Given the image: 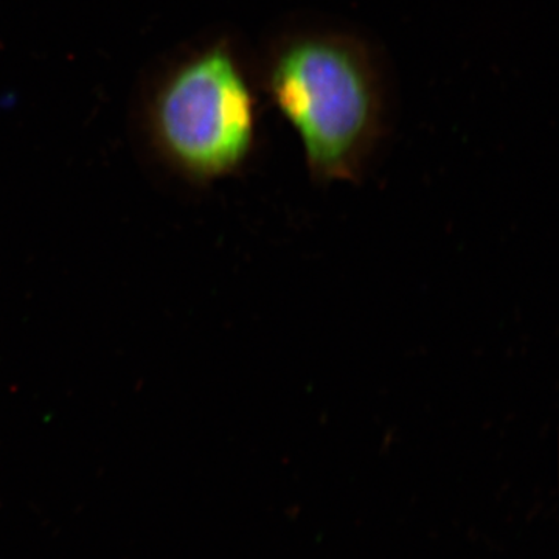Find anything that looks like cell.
<instances>
[{
  "mask_svg": "<svg viewBox=\"0 0 559 559\" xmlns=\"http://www.w3.org/2000/svg\"><path fill=\"white\" fill-rule=\"evenodd\" d=\"M264 86L296 132L311 178L358 182L384 124V92L369 49L340 33L307 32L275 44Z\"/></svg>",
  "mask_w": 559,
  "mask_h": 559,
  "instance_id": "cell-1",
  "label": "cell"
},
{
  "mask_svg": "<svg viewBox=\"0 0 559 559\" xmlns=\"http://www.w3.org/2000/svg\"><path fill=\"white\" fill-rule=\"evenodd\" d=\"M156 119L165 148L200 180L240 170L255 146V97L226 47L176 73L157 102Z\"/></svg>",
  "mask_w": 559,
  "mask_h": 559,
  "instance_id": "cell-2",
  "label": "cell"
}]
</instances>
